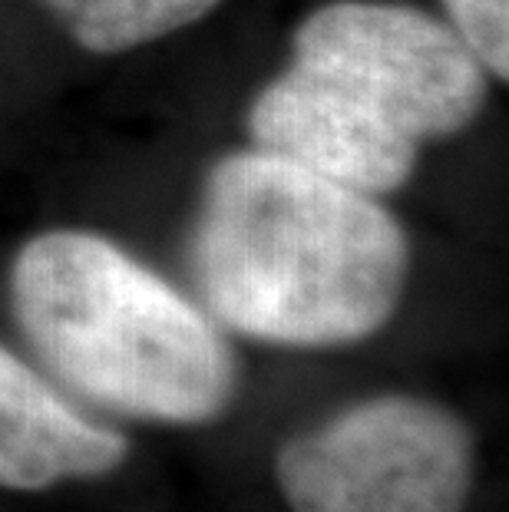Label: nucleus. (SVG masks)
<instances>
[{
  "instance_id": "1",
  "label": "nucleus",
  "mask_w": 509,
  "mask_h": 512,
  "mask_svg": "<svg viewBox=\"0 0 509 512\" xmlns=\"http://www.w3.org/2000/svg\"><path fill=\"white\" fill-rule=\"evenodd\" d=\"M189 265L222 328L272 347L331 351L394 321L414 248L377 195L248 146L205 176Z\"/></svg>"
},
{
  "instance_id": "2",
  "label": "nucleus",
  "mask_w": 509,
  "mask_h": 512,
  "mask_svg": "<svg viewBox=\"0 0 509 512\" xmlns=\"http://www.w3.org/2000/svg\"><path fill=\"white\" fill-rule=\"evenodd\" d=\"M10 308L60 384L116 417L205 427L235 403L222 324L103 232L27 238L10 265Z\"/></svg>"
},
{
  "instance_id": "3",
  "label": "nucleus",
  "mask_w": 509,
  "mask_h": 512,
  "mask_svg": "<svg viewBox=\"0 0 509 512\" xmlns=\"http://www.w3.org/2000/svg\"><path fill=\"white\" fill-rule=\"evenodd\" d=\"M275 479L291 512H463L476 440L437 400L377 394L288 437Z\"/></svg>"
},
{
  "instance_id": "4",
  "label": "nucleus",
  "mask_w": 509,
  "mask_h": 512,
  "mask_svg": "<svg viewBox=\"0 0 509 512\" xmlns=\"http://www.w3.org/2000/svg\"><path fill=\"white\" fill-rule=\"evenodd\" d=\"M291 60L328 73L420 146L460 136L496 76L447 17L400 0H328L291 30Z\"/></svg>"
},
{
  "instance_id": "5",
  "label": "nucleus",
  "mask_w": 509,
  "mask_h": 512,
  "mask_svg": "<svg viewBox=\"0 0 509 512\" xmlns=\"http://www.w3.org/2000/svg\"><path fill=\"white\" fill-rule=\"evenodd\" d=\"M248 136L255 149L377 199L414 179L424 149L348 86L295 60L255 93Z\"/></svg>"
},
{
  "instance_id": "6",
  "label": "nucleus",
  "mask_w": 509,
  "mask_h": 512,
  "mask_svg": "<svg viewBox=\"0 0 509 512\" xmlns=\"http://www.w3.org/2000/svg\"><path fill=\"white\" fill-rule=\"evenodd\" d=\"M129 460V440L63 397L57 384L0 344V489L40 493L100 479Z\"/></svg>"
},
{
  "instance_id": "7",
  "label": "nucleus",
  "mask_w": 509,
  "mask_h": 512,
  "mask_svg": "<svg viewBox=\"0 0 509 512\" xmlns=\"http://www.w3.org/2000/svg\"><path fill=\"white\" fill-rule=\"evenodd\" d=\"M70 40L96 57H116L212 17L225 0H37Z\"/></svg>"
},
{
  "instance_id": "8",
  "label": "nucleus",
  "mask_w": 509,
  "mask_h": 512,
  "mask_svg": "<svg viewBox=\"0 0 509 512\" xmlns=\"http://www.w3.org/2000/svg\"><path fill=\"white\" fill-rule=\"evenodd\" d=\"M443 17L470 43L496 80L509 73V0H440Z\"/></svg>"
}]
</instances>
